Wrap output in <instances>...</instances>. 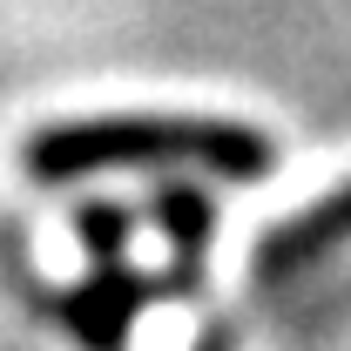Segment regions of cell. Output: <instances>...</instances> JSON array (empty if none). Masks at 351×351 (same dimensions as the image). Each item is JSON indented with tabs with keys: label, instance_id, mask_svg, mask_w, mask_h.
<instances>
[{
	"label": "cell",
	"instance_id": "cell-1",
	"mask_svg": "<svg viewBox=\"0 0 351 351\" xmlns=\"http://www.w3.org/2000/svg\"><path fill=\"white\" fill-rule=\"evenodd\" d=\"M149 162H203L223 182H257L277 169L270 135L243 122H196V115H101V122H54L34 129L21 169L34 182H68L88 169H149Z\"/></svg>",
	"mask_w": 351,
	"mask_h": 351
},
{
	"label": "cell",
	"instance_id": "cell-2",
	"mask_svg": "<svg viewBox=\"0 0 351 351\" xmlns=\"http://www.w3.org/2000/svg\"><path fill=\"white\" fill-rule=\"evenodd\" d=\"M149 298H162L156 277H142V270H129V263L115 257V263H95L88 284H75V291H47L41 311L82 351H122V338H129V324L142 317Z\"/></svg>",
	"mask_w": 351,
	"mask_h": 351
},
{
	"label": "cell",
	"instance_id": "cell-3",
	"mask_svg": "<svg viewBox=\"0 0 351 351\" xmlns=\"http://www.w3.org/2000/svg\"><path fill=\"white\" fill-rule=\"evenodd\" d=\"M345 243H351V182L331 189V196H317V203L298 210L291 223H277L257 243L250 270H257V284H284V277L311 270L317 257H331V250H345Z\"/></svg>",
	"mask_w": 351,
	"mask_h": 351
},
{
	"label": "cell",
	"instance_id": "cell-4",
	"mask_svg": "<svg viewBox=\"0 0 351 351\" xmlns=\"http://www.w3.org/2000/svg\"><path fill=\"white\" fill-rule=\"evenodd\" d=\"M75 223H82L88 263H115V257H122V237H129V217H122V210H108V203H88Z\"/></svg>",
	"mask_w": 351,
	"mask_h": 351
}]
</instances>
